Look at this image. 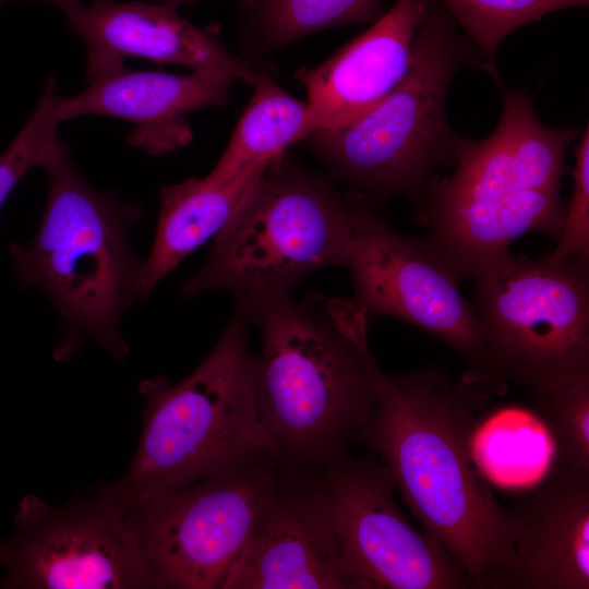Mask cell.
<instances>
[{
	"label": "cell",
	"instance_id": "30bf717a",
	"mask_svg": "<svg viewBox=\"0 0 589 589\" xmlns=\"http://www.w3.org/2000/svg\"><path fill=\"white\" fill-rule=\"evenodd\" d=\"M317 472L329 498L350 589L472 588L454 556L408 522L382 461L347 452Z\"/></svg>",
	"mask_w": 589,
	"mask_h": 589
},
{
	"label": "cell",
	"instance_id": "7a4b0ae2",
	"mask_svg": "<svg viewBox=\"0 0 589 589\" xmlns=\"http://www.w3.org/2000/svg\"><path fill=\"white\" fill-rule=\"evenodd\" d=\"M235 309L260 329L255 398L276 467L317 471L361 441L380 370L364 312L351 301L292 294Z\"/></svg>",
	"mask_w": 589,
	"mask_h": 589
},
{
	"label": "cell",
	"instance_id": "7402d4cb",
	"mask_svg": "<svg viewBox=\"0 0 589 589\" xmlns=\"http://www.w3.org/2000/svg\"><path fill=\"white\" fill-rule=\"evenodd\" d=\"M533 401L555 443L557 468L589 477V373L533 393Z\"/></svg>",
	"mask_w": 589,
	"mask_h": 589
},
{
	"label": "cell",
	"instance_id": "9a60e30c",
	"mask_svg": "<svg viewBox=\"0 0 589 589\" xmlns=\"http://www.w3.org/2000/svg\"><path fill=\"white\" fill-rule=\"evenodd\" d=\"M235 81L221 70L172 74L124 67L89 82L79 94L61 96L60 115L62 121L91 115L129 121V144L161 156L192 142L188 116L227 105Z\"/></svg>",
	"mask_w": 589,
	"mask_h": 589
},
{
	"label": "cell",
	"instance_id": "ba28073f",
	"mask_svg": "<svg viewBox=\"0 0 589 589\" xmlns=\"http://www.w3.org/2000/svg\"><path fill=\"white\" fill-rule=\"evenodd\" d=\"M588 263L512 255L473 279L481 378L536 393L589 373Z\"/></svg>",
	"mask_w": 589,
	"mask_h": 589
},
{
	"label": "cell",
	"instance_id": "603a6c76",
	"mask_svg": "<svg viewBox=\"0 0 589 589\" xmlns=\"http://www.w3.org/2000/svg\"><path fill=\"white\" fill-rule=\"evenodd\" d=\"M60 99L56 79L50 73L28 120L0 155V209L31 169L47 166L62 141L58 133L63 122Z\"/></svg>",
	"mask_w": 589,
	"mask_h": 589
},
{
	"label": "cell",
	"instance_id": "cb8c5ba5",
	"mask_svg": "<svg viewBox=\"0 0 589 589\" xmlns=\"http://www.w3.org/2000/svg\"><path fill=\"white\" fill-rule=\"evenodd\" d=\"M574 185L556 248L546 254L551 260L575 259L589 262V127L586 125L574 149Z\"/></svg>",
	"mask_w": 589,
	"mask_h": 589
},
{
	"label": "cell",
	"instance_id": "5bb4252c",
	"mask_svg": "<svg viewBox=\"0 0 589 589\" xmlns=\"http://www.w3.org/2000/svg\"><path fill=\"white\" fill-rule=\"evenodd\" d=\"M178 10L145 1L91 0L67 14L69 28L85 44L87 83L125 67L130 58L192 70H221L253 85L263 69L231 52L216 24L196 26Z\"/></svg>",
	"mask_w": 589,
	"mask_h": 589
},
{
	"label": "cell",
	"instance_id": "52a82bcc",
	"mask_svg": "<svg viewBox=\"0 0 589 589\" xmlns=\"http://www.w3.org/2000/svg\"><path fill=\"white\" fill-rule=\"evenodd\" d=\"M354 202L286 153L272 159L182 297L227 290L244 305L292 294L311 274L345 265Z\"/></svg>",
	"mask_w": 589,
	"mask_h": 589
},
{
	"label": "cell",
	"instance_id": "d4e9b609",
	"mask_svg": "<svg viewBox=\"0 0 589 589\" xmlns=\"http://www.w3.org/2000/svg\"><path fill=\"white\" fill-rule=\"evenodd\" d=\"M12 1H20V0H0V5L8 2H12ZM31 1H39V2H45L48 4H52L59 8L65 15L80 9L83 5L82 0H31Z\"/></svg>",
	"mask_w": 589,
	"mask_h": 589
},
{
	"label": "cell",
	"instance_id": "e0dca14e",
	"mask_svg": "<svg viewBox=\"0 0 589 589\" xmlns=\"http://www.w3.org/2000/svg\"><path fill=\"white\" fill-rule=\"evenodd\" d=\"M518 517L505 588H589V477L557 468Z\"/></svg>",
	"mask_w": 589,
	"mask_h": 589
},
{
	"label": "cell",
	"instance_id": "7c38bea8",
	"mask_svg": "<svg viewBox=\"0 0 589 589\" xmlns=\"http://www.w3.org/2000/svg\"><path fill=\"white\" fill-rule=\"evenodd\" d=\"M353 297L368 316L388 315L438 337L469 360L480 377L483 349L472 304L460 280L422 240L411 239L354 202L346 263Z\"/></svg>",
	"mask_w": 589,
	"mask_h": 589
},
{
	"label": "cell",
	"instance_id": "484cf974",
	"mask_svg": "<svg viewBox=\"0 0 589 589\" xmlns=\"http://www.w3.org/2000/svg\"><path fill=\"white\" fill-rule=\"evenodd\" d=\"M200 1L201 0H156L157 3L168 5L176 10H178L180 7H183V5H194ZM236 1L239 4L242 0H236Z\"/></svg>",
	"mask_w": 589,
	"mask_h": 589
},
{
	"label": "cell",
	"instance_id": "2e32d148",
	"mask_svg": "<svg viewBox=\"0 0 589 589\" xmlns=\"http://www.w3.org/2000/svg\"><path fill=\"white\" fill-rule=\"evenodd\" d=\"M429 0H397L361 35L315 68H300V82L320 130L345 125L380 103L409 69L413 38Z\"/></svg>",
	"mask_w": 589,
	"mask_h": 589
},
{
	"label": "cell",
	"instance_id": "9c48e42d",
	"mask_svg": "<svg viewBox=\"0 0 589 589\" xmlns=\"http://www.w3.org/2000/svg\"><path fill=\"white\" fill-rule=\"evenodd\" d=\"M275 476L268 460L130 504L123 515L146 561L149 588L224 589Z\"/></svg>",
	"mask_w": 589,
	"mask_h": 589
},
{
	"label": "cell",
	"instance_id": "5b68a950",
	"mask_svg": "<svg viewBox=\"0 0 589 589\" xmlns=\"http://www.w3.org/2000/svg\"><path fill=\"white\" fill-rule=\"evenodd\" d=\"M142 433L125 473L95 492L124 514L135 501L236 470L274 461L255 398V356L248 321L235 312L216 345L184 380L139 383Z\"/></svg>",
	"mask_w": 589,
	"mask_h": 589
},
{
	"label": "cell",
	"instance_id": "ac0fdd59",
	"mask_svg": "<svg viewBox=\"0 0 589 589\" xmlns=\"http://www.w3.org/2000/svg\"><path fill=\"white\" fill-rule=\"evenodd\" d=\"M269 161L255 164L224 182L207 177L189 178L160 189L157 229L151 252L144 259L140 301L147 299L188 255L227 225Z\"/></svg>",
	"mask_w": 589,
	"mask_h": 589
},
{
	"label": "cell",
	"instance_id": "8fae6325",
	"mask_svg": "<svg viewBox=\"0 0 589 589\" xmlns=\"http://www.w3.org/2000/svg\"><path fill=\"white\" fill-rule=\"evenodd\" d=\"M52 506L34 494L20 502L16 531L0 539L4 588L146 589L137 537L108 496Z\"/></svg>",
	"mask_w": 589,
	"mask_h": 589
},
{
	"label": "cell",
	"instance_id": "6da1fadb",
	"mask_svg": "<svg viewBox=\"0 0 589 589\" xmlns=\"http://www.w3.org/2000/svg\"><path fill=\"white\" fill-rule=\"evenodd\" d=\"M498 386L436 368L375 377V402L361 442L393 476L425 532L476 588H505L519 525L477 468L476 411Z\"/></svg>",
	"mask_w": 589,
	"mask_h": 589
},
{
	"label": "cell",
	"instance_id": "3957f363",
	"mask_svg": "<svg viewBox=\"0 0 589 589\" xmlns=\"http://www.w3.org/2000/svg\"><path fill=\"white\" fill-rule=\"evenodd\" d=\"M492 80L503 104L495 129L481 140L460 136L454 173H434L420 197L431 229L422 241L460 281L507 261L512 243L526 233L556 240L566 152L579 134L577 127L542 123L527 93L500 73Z\"/></svg>",
	"mask_w": 589,
	"mask_h": 589
},
{
	"label": "cell",
	"instance_id": "277c9868",
	"mask_svg": "<svg viewBox=\"0 0 589 589\" xmlns=\"http://www.w3.org/2000/svg\"><path fill=\"white\" fill-rule=\"evenodd\" d=\"M44 169L47 197L37 231L31 242L10 247L19 284L41 292L57 314L55 361H70L94 342L123 362L129 345L121 321L140 300L144 259L131 233L143 205L93 187L63 140Z\"/></svg>",
	"mask_w": 589,
	"mask_h": 589
},
{
	"label": "cell",
	"instance_id": "4fadbf2b",
	"mask_svg": "<svg viewBox=\"0 0 589 589\" xmlns=\"http://www.w3.org/2000/svg\"><path fill=\"white\" fill-rule=\"evenodd\" d=\"M224 589H350L317 471L276 467L254 532Z\"/></svg>",
	"mask_w": 589,
	"mask_h": 589
},
{
	"label": "cell",
	"instance_id": "44dd1931",
	"mask_svg": "<svg viewBox=\"0 0 589 589\" xmlns=\"http://www.w3.org/2000/svg\"><path fill=\"white\" fill-rule=\"evenodd\" d=\"M486 62L485 73H498L495 55L517 28L568 8L587 7L589 0H437Z\"/></svg>",
	"mask_w": 589,
	"mask_h": 589
},
{
	"label": "cell",
	"instance_id": "8992f818",
	"mask_svg": "<svg viewBox=\"0 0 589 589\" xmlns=\"http://www.w3.org/2000/svg\"><path fill=\"white\" fill-rule=\"evenodd\" d=\"M486 62L437 0H429L417 28L408 71L369 111L305 139L332 179L364 199L420 201L436 169L455 161L460 136L446 113L453 79Z\"/></svg>",
	"mask_w": 589,
	"mask_h": 589
},
{
	"label": "cell",
	"instance_id": "d6986e66",
	"mask_svg": "<svg viewBox=\"0 0 589 589\" xmlns=\"http://www.w3.org/2000/svg\"><path fill=\"white\" fill-rule=\"evenodd\" d=\"M253 95L238 121L229 143L213 170L206 176L227 181L244 169L269 161L321 129L309 103L284 91L262 70Z\"/></svg>",
	"mask_w": 589,
	"mask_h": 589
},
{
	"label": "cell",
	"instance_id": "ffe728a7",
	"mask_svg": "<svg viewBox=\"0 0 589 589\" xmlns=\"http://www.w3.org/2000/svg\"><path fill=\"white\" fill-rule=\"evenodd\" d=\"M238 43L257 69L278 49L310 34L349 24L374 23L382 0H242Z\"/></svg>",
	"mask_w": 589,
	"mask_h": 589
}]
</instances>
